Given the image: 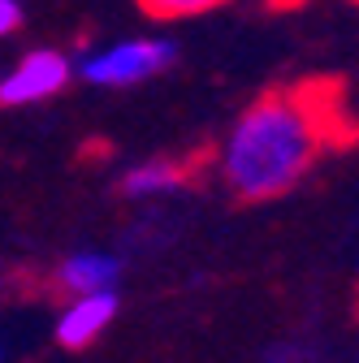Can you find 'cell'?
Here are the masks:
<instances>
[{"mask_svg":"<svg viewBox=\"0 0 359 363\" xmlns=\"http://www.w3.org/2000/svg\"><path fill=\"white\" fill-rule=\"evenodd\" d=\"M333 104L316 91H268L251 100L216 147V177L243 203L290 195L329 147Z\"/></svg>","mask_w":359,"mask_h":363,"instance_id":"6da1fadb","label":"cell"},{"mask_svg":"<svg viewBox=\"0 0 359 363\" xmlns=\"http://www.w3.org/2000/svg\"><path fill=\"white\" fill-rule=\"evenodd\" d=\"M173 61H177V43L169 35H121L78 52L74 78L92 91H130L173 69Z\"/></svg>","mask_w":359,"mask_h":363,"instance_id":"7a4b0ae2","label":"cell"},{"mask_svg":"<svg viewBox=\"0 0 359 363\" xmlns=\"http://www.w3.org/2000/svg\"><path fill=\"white\" fill-rule=\"evenodd\" d=\"M74 82V57L61 48H26L0 69V108H35Z\"/></svg>","mask_w":359,"mask_h":363,"instance_id":"3957f363","label":"cell"},{"mask_svg":"<svg viewBox=\"0 0 359 363\" xmlns=\"http://www.w3.org/2000/svg\"><path fill=\"white\" fill-rule=\"evenodd\" d=\"M117 290H96V294H74V303L61 311L57 320V342L70 346V350H82L92 346L117 315Z\"/></svg>","mask_w":359,"mask_h":363,"instance_id":"277c9868","label":"cell"},{"mask_svg":"<svg viewBox=\"0 0 359 363\" xmlns=\"http://www.w3.org/2000/svg\"><path fill=\"white\" fill-rule=\"evenodd\" d=\"M191 182V169L182 160H169V156H156V160H139L121 173V195L134 199V203H152V199H173L182 195Z\"/></svg>","mask_w":359,"mask_h":363,"instance_id":"5b68a950","label":"cell"},{"mask_svg":"<svg viewBox=\"0 0 359 363\" xmlns=\"http://www.w3.org/2000/svg\"><path fill=\"white\" fill-rule=\"evenodd\" d=\"M57 281L70 294H96V290H117L121 281V255L117 251H100V247H87L61 259L57 268Z\"/></svg>","mask_w":359,"mask_h":363,"instance_id":"8992f818","label":"cell"},{"mask_svg":"<svg viewBox=\"0 0 359 363\" xmlns=\"http://www.w3.org/2000/svg\"><path fill=\"white\" fill-rule=\"evenodd\" d=\"M134 5H139L152 22H191V18L226 9L230 0H134Z\"/></svg>","mask_w":359,"mask_h":363,"instance_id":"52a82bcc","label":"cell"},{"mask_svg":"<svg viewBox=\"0 0 359 363\" xmlns=\"http://www.w3.org/2000/svg\"><path fill=\"white\" fill-rule=\"evenodd\" d=\"M26 22V9H22V0H0V39H9L18 35Z\"/></svg>","mask_w":359,"mask_h":363,"instance_id":"ba28073f","label":"cell"},{"mask_svg":"<svg viewBox=\"0 0 359 363\" xmlns=\"http://www.w3.org/2000/svg\"><path fill=\"white\" fill-rule=\"evenodd\" d=\"M0 359H5V354H0Z\"/></svg>","mask_w":359,"mask_h":363,"instance_id":"9c48e42d","label":"cell"},{"mask_svg":"<svg viewBox=\"0 0 359 363\" xmlns=\"http://www.w3.org/2000/svg\"><path fill=\"white\" fill-rule=\"evenodd\" d=\"M355 5H359V0H355Z\"/></svg>","mask_w":359,"mask_h":363,"instance_id":"30bf717a","label":"cell"}]
</instances>
